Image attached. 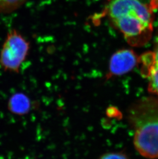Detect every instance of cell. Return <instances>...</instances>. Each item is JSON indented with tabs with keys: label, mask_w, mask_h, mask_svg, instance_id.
Returning <instances> with one entry per match:
<instances>
[{
	"label": "cell",
	"mask_w": 158,
	"mask_h": 159,
	"mask_svg": "<svg viewBox=\"0 0 158 159\" xmlns=\"http://www.w3.org/2000/svg\"><path fill=\"white\" fill-rule=\"evenodd\" d=\"M139 58L133 50H120L112 54L109 60L106 80L113 77L119 76L128 73L139 64Z\"/></svg>",
	"instance_id": "obj_5"
},
{
	"label": "cell",
	"mask_w": 158,
	"mask_h": 159,
	"mask_svg": "<svg viewBox=\"0 0 158 159\" xmlns=\"http://www.w3.org/2000/svg\"><path fill=\"white\" fill-rule=\"evenodd\" d=\"M103 14L131 46L141 47L151 39L154 15L141 0H108Z\"/></svg>",
	"instance_id": "obj_1"
},
{
	"label": "cell",
	"mask_w": 158,
	"mask_h": 159,
	"mask_svg": "<svg viewBox=\"0 0 158 159\" xmlns=\"http://www.w3.org/2000/svg\"><path fill=\"white\" fill-rule=\"evenodd\" d=\"M29 41L15 29L8 32L0 51V66L5 71L18 73L29 54Z\"/></svg>",
	"instance_id": "obj_3"
},
{
	"label": "cell",
	"mask_w": 158,
	"mask_h": 159,
	"mask_svg": "<svg viewBox=\"0 0 158 159\" xmlns=\"http://www.w3.org/2000/svg\"><path fill=\"white\" fill-rule=\"evenodd\" d=\"M106 114L108 115V116L112 118L120 119L122 117V114L121 111L115 107H110L108 108L106 111Z\"/></svg>",
	"instance_id": "obj_9"
},
{
	"label": "cell",
	"mask_w": 158,
	"mask_h": 159,
	"mask_svg": "<svg viewBox=\"0 0 158 159\" xmlns=\"http://www.w3.org/2000/svg\"><path fill=\"white\" fill-rule=\"evenodd\" d=\"M99 159H130L124 152H109L102 155Z\"/></svg>",
	"instance_id": "obj_8"
},
{
	"label": "cell",
	"mask_w": 158,
	"mask_h": 159,
	"mask_svg": "<svg viewBox=\"0 0 158 159\" xmlns=\"http://www.w3.org/2000/svg\"><path fill=\"white\" fill-rule=\"evenodd\" d=\"M127 118L137 151L144 158L158 159V98H142L133 103Z\"/></svg>",
	"instance_id": "obj_2"
},
{
	"label": "cell",
	"mask_w": 158,
	"mask_h": 159,
	"mask_svg": "<svg viewBox=\"0 0 158 159\" xmlns=\"http://www.w3.org/2000/svg\"><path fill=\"white\" fill-rule=\"evenodd\" d=\"M140 72L148 81V91L158 98V35L156 37L154 50L139 57Z\"/></svg>",
	"instance_id": "obj_4"
},
{
	"label": "cell",
	"mask_w": 158,
	"mask_h": 159,
	"mask_svg": "<svg viewBox=\"0 0 158 159\" xmlns=\"http://www.w3.org/2000/svg\"><path fill=\"white\" fill-rule=\"evenodd\" d=\"M28 0H0V14H10L15 12Z\"/></svg>",
	"instance_id": "obj_7"
},
{
	"label": "cell",
	"mask_w": 158,
	"mask_h": 159,
	"mask_svg": "<svg viewBox=\"0 0 158 159\" xmlns=\"http://www.w3.org/2000/svg\"><path fill=\"white\" fill-rule=\"evenodd\" d=\"M30 101L23 94H18L11 99L10 107L18 114H25L29 110Z\"/></svg>",
	"instance_id": "obj_6"
},
{
	"label": "cell",
	"mask_w": 158,
	"mask_h": 159,
	"mask_svg": "<svg viewBox=\"0 0 158 159\" xmlns=\"http://www.w3.org/2000/svg\"><path fill=\"white\" fill-rule=\"evenodd\" d=\"M156 2H157V4H156V8L158 7V0H151V8H155V6Z\"/></svg>",
	"instance_id": "obj_10"
}]
</instances>
